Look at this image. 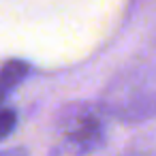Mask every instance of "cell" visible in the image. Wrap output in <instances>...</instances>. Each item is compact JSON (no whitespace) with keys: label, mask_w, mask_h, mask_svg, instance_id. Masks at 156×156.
<instances>
[{"label":"cell","mask_w":156,"mask_h":156,"mask_svg":"<svg viewBox=\"0 0 156 156\" xmlns=\"http://www.w3.org/2000/svg\"><path fill=\"white\" fill-rule=\"evenodd\" d=\"M17 126V111L7 103L0 101V141L7 139Z\"/></svg>","instance_id":"3"},{"label":"cell","mask_w":156,"mask_h":156,"mask_svg":"<svg viewBox=\"0 0 156 156\" xmlns=\"http://www.w3.org/2000/svg\"><path fill=\"white\" fill-rule=\"evenodd\" d=\"M60 133H62L64 145L73 154H88L103 139V126L90 109L66 111L60 124Z\"/></svg>","instance_id":"1"},{"label":"cell","mask_w":156,"mask_h":156,"mask_svg":"<svg viewBox=\"0 0 156 156\" xmlns=\"http://www.w3.org/2000/svg\"><path fill=\"white\" fill-rule=\"evenodd\" d=\"M28 73H30V64L17 58H11L0 66V101H7L9 94L28 77Z\"/></svg>","instance_id":"2"},{"label":"cell","mask_w":156,"mask_h":156,"mask_svg":"<svg viewBox=\"0 0 156 156\" xmlns=\"http://www.w3.org/2000/svg\"><path fill=\"white\" fill-rule=\"evenodd\" d=\"M0 156H28L24 147H11V150H2Z\"/></svg>","instance_id":"4"}]
</instances>
